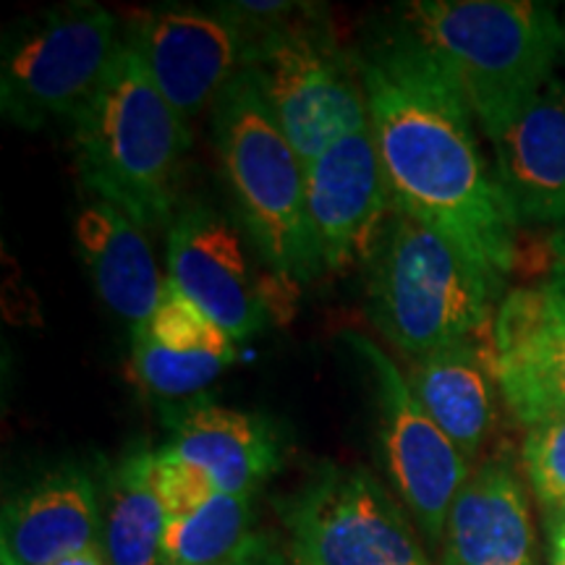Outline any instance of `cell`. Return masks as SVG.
Returning a JSON list of instances; mask_svg holds the SVG:
<instances>
[{"label": "cell", "instance_id": "cell-20", "mask_svg": "<svg viewBox=\"0 0 565 565\" xmlns=\"http://www.w3.org/2000/svg\"><path fill=\"white\" fill-rule=\"evenodd\" d=\"M152 454H129L108 475L103 505L108 565H162L168 513L152 484Z\"/></svg>", "mask_w": 565, "mask_h": 565}, {"label": "cell", "instance_id": "cell-19", "mask_svg": "<svg viewBox=\"0 0 565 565\" xmlns=\"http://www.w3.org/2000/svg\"><path fill=\"white\" fill-rule=\"evenodd\" d=\"M408 385L424 412L475 461L494 422V364L475 341L414 359Z\"/></svg>", "mask_w": 565, "mask_h": 565}, {"label": "cell", "instance_id": "cell-13", "mask_svg": "<svg viewBox=\"0 0 565 565\" xmlns=\"http://www.w3.org/2000/svg\"><path fill=\"white\" fill-rule=\"evenodd\" d=\"M492 364L505 406L524 427L565 416V299L547 282L500 301Z\"/></svg>", "mask_w": 565, "mask_h": 565}, {"label": "cell", "instance_id": "cell-6", "mask_svg": "<svg viewBox=\"0 0 565 565\" xmlns=\"http://www.w3.org/2000/svg\"><path fill=\"white\" fill-rule=\"evenodd\" d=\"M126 32L100 3L74 0L24 17L6 30L0 110L24 131L76 121L121 55Z\"/></svg>", "mask_w": 565, "mask_h": 565}, {"label": "cell", "instance_id": "cell-28", "mask_svg": "<svg viewBox=\"0 0 565 565\" xmlns=\"http://www.w3.org/2000/svg\"><path fill=\"white\" fill-rule=\"evenodd\" d=\"M545 513L550 565H565V508H550Z\"/></svg>", "mask_w": 565, "mask_h": 565}, {"label": "cell", "instance_id": "cell-16", "mask_svg": "<svg viewBox=\"0 0 565 565\" xmlns=\"http://www.w3.org/2000/svg\"><path fill=\"white\" fill-rule=\"evenodd\" d=\"M440 565H536L524 482L505 458L471 471L445 524Z\"/></svg>", "mask_w": 565, "mask_h": 565}, {"label": "cell", "instance_id": "cell-3", "mask_svg": "<svg viewBox=\"0 0 565 565\" xmlns=\"http://www.w3.org/2000/svg\"><path fill=\"white\" fill-rule=\"evenodd\" d=\"M391 13L454 74L490 141L553 79L563 55V19L536 0H408Z\"/></svg>", "mask_w": 565, "mask_h": 565}, {"label": "cell", "instance_id": "cell-27", "mask_svg": "<svg viewBox=\"0 0 565 565\" xmlns=\"http://www.w3.org/2000/svg\"><path fill=\"white\" fill-rule=\"evenodd\" d=\"M550 273H547V286L555 294H561L565 299V223L557 225L550 236Z\"/></svg>", "mask_w": 565, "mask_h": 565}, {"label": "cell", "instance_id": "cell-26", "mask_svg": "<svg viewBox=\"0 0 565 565\" xmlns=\"http://www.w3.org/2000/svg\"><path fill=\"white\" fill-rule=\"evenodd\" d=\"M212 565H294L286 547H280L270 534H254L236 555Z\"/></svg>", "mask_w": 565, "mask_h": 565}, {"label": "cell", "instance_id": "cell-10", "mask_svg": "<svg viewBox=\"0 0 565 565\" xmlns=\"http://www.w3.org/2000/svg\"><path fill=\"white\" fill-rule=\"evenodd\" d=\"M126 40L186 124L212 108L249 61V40L215 3L210 9L171 3L141 11Z\"/></svg>", "mask_w": 565, "mask_h": 565}, {"label": "cell", "instance_id": "cell-4", "mask_svg": "<svg viewBox=\"0 0 565 565\" xmlns=\"http://www.w3.org/2000/svg\"><path fill=\"white\" fill-rule=\"evenodd\" d=\"M364 265L366 315L412 359L475 341L500 294L448 238L395 207Z\"/></svg>", "mask_w": 565, "mask_h": 565}, {"label": "cell", "instance_id": "cell-7", "mask_svg": "<svg viewBox=\"0 0 565 565\" xmlns=\"http://www.w3.org/2000/svg\"><path fill=\"white\" fill-rule=\"evenodd\" d=\"M246 71L303 162L370 129L356 55L338 45L322 6L307 3L294 21L254 40Z\"/></svg>", "mask_w": 565, "mask_h": 565}, {"label": "cell", "instance_id": "cell-1", "mask_svg": "<svg viewBox=\"0 0 565 565\" xmlns=\"http://www.w3.org/2000/svg\"><path fill=\"white\" fill-rule=\"evenodd\" d=\"M353 55L393 207L448 238L503 291L515 223L454 74L393 13Z\"/></svg>", "mask_w": 565, "mask_h": 565}, {"label": "cell", "instance_id": "cell-23", "mask_svg": "<svg viewBox=\"0 0 565 565\" xmlns=\"http://www.w3.org/2000/svg\"><path fill=\"white\" fill-rule=\"evenodd\" d=\"M145 330L154 343L171 351L210 353V356H223L231 362L236 359V341L223 328H217L192 299H186L173 282H166L162 299Z\"/></svg>", "mask_w": 565, "mask_h": 565}, {"label": "cell", "instance_id": "cell-21", "mask_svg": "<svg viewBox=\"0 0 565 565\" xmlns=\"http://www.w3.org/2000/svg\"><path fill=\"white\" fill-rule=\"evenodd\" d=\"M254 532L252 498L217 492L186 515L168 519L162 565H212L236 555Z\"/></svg>", "mask_w": 565, "mask_h": 565}, {"label": "cell", "instance_id": "cell-18", "mask_svg": "<svg viewBox=\"0 0 565 565\" xmlns=\"http://www.w3.org/2000/svg\"><path fill=\"white\" fill-rule=\"evenodd\" d=\"M162 448L202 469L217 492L244 498H254L282 466L278 429L265 416L215 404L189 406L175 416Z\"/></svg>", "mask_w": 565, "mask_h": 565}, {"label": "cell", "instance_id": "cell-8", "mask_svg": "<svg viewBox=\"0 0 565 565\" xmlns=\"http://www.w3.org/2000/svg\"><path fill=\"white\" fill-rule=\"evenodd\" d=\"M278 513L294 565H433L404 503L362 466L322 463Z\"/></svg>", "mask_w": 565, "mask_h": 565}, {"label": "cell", "instance_id": "cell-12", "mask_svg": "<svg viewBox=\"0 0 565 565\" xmlns=\"http://www.w3.org/2000/svg\"><path fill=\"white\" fill-rule=\"evenodd\" d=\"M391 212L372 129L351 134L307 162V215L322 273L366 263Z\"/></svg>", "mask_w": 565, "mask_h": 565}, {"label": "cell", "instance_id": "cell-24", "mask_svg": "<svg viewBox=\"0 0 565 565\" xmlns=\"http://www.w3.org/2000/svg\"><path fill=\"white\" fill-rule=\"evenodd\" d=\"M521 461L545 511L565 508V416L526 427Z\"/></svg>", "mask_w": 565, "mask_h": 565}, {"label": "cell", "instance_id": "cell-22", "mask_svg": "<svg viewBox=\"0 0 565 565\" xmlns=\"http://www.w3.org/2000/svg\"><path fill=\"white\" fill-rule=\"evenodd\" d=\"M131 364L139 383L162 398H186L200 393L233 364L210 353H181L154 343L145 328L131 330Z\"/></svg>", "mask_w": 565, "mask_h": 565}, {"label": "cell", "instance_id": "cell-2", "mask_svg": "<svg viewBox=\"0 0 565 565\" xmlns=\"http://www.w3.org/2000/svg\"><path fill=\"white\" fill-rule=\"evenodd\" d=\"M74 162L84 186L145 231L168 228L181 210L192 126L168 105L131 42L74 121Z\"/></svg>", "mask_w": 565, "mask_h": 565}, {"label": "cell", "instance_id": "cell-11", "mask_svg": "<svg viewBox=\"0 0 565 565\" xmlns=\"http://www.w3.org/2000/svg\"><path fill=\"white\" fill-rule=\"evenodd\" d=\"M168 282L236 343L270 322V301L252 270L236 225L210 204H181L168 225Z\"/></svg>", "mask_w": 565, "mask_h": 565}, {"label": "cell", "instance_id": "cell-9", "mask_svg": "<svg viewBox=\"0 0 565 565\" xmlns=\"http://www.w3.org/2000/svg\"><path fill=\"white\" fill-rule=\"evenodd\" d=\"M343 341L374 377L387 477L429 547H440L450 508L471 477V461L424 412L408 380L377 345L356 333H345Z\"/></svg>", "mask_w": 565, "mask_h": 565}, {"label": "cell", "instance_id": "cell-15", "mask_svg": "<svg viewBox=\"0 0 565 565\" xmlns=\"http://www.w3.org/2000/svg\"><path fill=\"white\" fill-rule=\"evenodd\" d=\"M103 545V505L87 469L68 463L6 500L0 563L55 565Z\"/></svg>", "mask_w": 565, "mask_h": 565}, {"label": "cell", "instance_id": "cell-14", "mask_svg": "<svg viewBox=\"0 0 565 565\" xmlns=\"http://www.w3.org/2000/svg\"><path fill=\"white\" fill-rule=\"evenodd\" d=\"M494 179L519 225L565 223V79L553 76L492 139Z\"/></svg>", "mask_w": 565, "mask_h": 565}, {"label": "cell", "instance_id": "cell-25", "mask_svg": "<svg viewBox=\"0 0 565 565\" xmlns=\"http://www.w3.org/2000/svg\"><path fill=\"white\" fill-rule=\"evenodd\" d=\"M152 484L168 519L192 513L217 494V487L202 469L168 454L166 448L152 454Z\"/></svg>", "mask_w": 565, "mask_h": 565}, {"label": "cell", "instance_id": "cell-30", "mask_svg": "<svg viewBox=\"0 0 565 565\" xmlns=\"http://www.w3.org/2000/svg\"><path fill=\"white\" fill-rule=\"evenodd\" d=\"M563 55H565V13H563Z\"/></svg>", "mask_w": 565, "mask_h": 565}, {"label": "cell", "instance_id": "cell-5", "mask_svg": "<svg viewBox=\"0 0 565 565\" xmlns=\"http://www.w3.org/2000/svg\"><path fill=\"white\" fill-rule=\"evenodd\" d=\"M212 141L263 263L286 282L317 278L322 270L307 215V162L275 124L249 71L212 105Z\"/></svg>", "mask_w": 565, "mask_h": 565}, {"label": "cell", "instance_id": "cell-17", "mask_svg": "<svg viewBox=\"0 0 565 565\" xmlns=\"http://www.w3.org/2000/svg\"><path fill=\"white\" fill-rule=\"evenodd\" d=\"M74 244L97 296L131 330L145 328L166 291L147 231L92 196L74 217Z\"/></svg>", "mask_w": 565, "mask_h": 565}, {"label": "cell", "instance_id": "cell-29", "mask_svg": "<svg viewBox=\"0 0 565 565\" xmlns=\"http://www.w3.org/2000/svg\"><path fill=\"white\" fill-rule=\"evenodd\" d=\"M55 565H108V557H105L103 545H97V547L84 550V553L71 555V557H66V561H61Z\"/></svg>", "mask_w": 565, "mask_h": 565}]
</instances>
